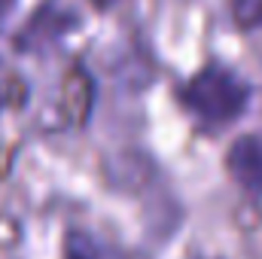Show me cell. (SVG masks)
<instances>
[{"label":"cell","instance_id":"6da1fadb","mask_svg":"<svg viewBox=\"0 0 262 259\" xmlns=\"http://www.w3.org/2000/svg\"><path fill=\"white\" fill-rule=\"evenodd\" d=\"M250 92L247 85L226 67H204L195 79L183 89V104L195 113L204 125H226L241 116Z\"/></svg>","mask_w":262,"mask_h":259},{"label":"cell","instance_id":"7a4b0ae2","mask_svg":"<svg viewBox=\"0 0 262 259\" xmlns=\"http://www.w3.org/2000/svg\"><path fill=\"white\" fill-rule=\"evenodd\" d=\"M232 177L250 189V192H262V140L259 137H241L235 140V146L229 149L226 159Z\"/></svg>","mask_w":262,"mask_h":259},{"label":"cell","instance_id":"3957f363","mask_svg":"<svg viewBox=\"0 0 262 259\" xmlns=\"http://www.w3.org/2000/svg\"><path fill=\"white\" fill-rule=\"evenodd\" d=\"M232 12L241 28H262V0H232Z\"/></svg>","mask_w":262,"mask_h":259},{"label":"cell","instance_id":"277c9868","mask_svg":"<svg viewBox=\"0 0 262 259\" xmlns=\"http://www.w3.org/2000/svg\"><path fill=\"white\" fill-rule=\"evenodd\" d=\"M95 3H98V6H107V3H113V0H95Z\"/></svg>","mask_w":262,"mask_h":259}]
</instances>
